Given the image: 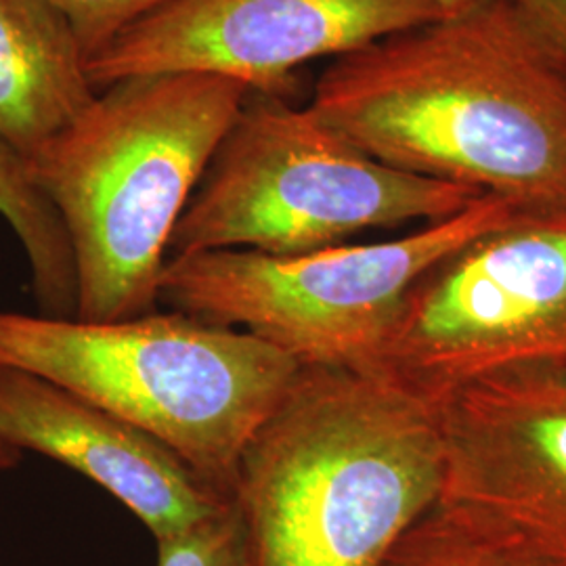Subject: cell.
<instances>
[{"label":"cell","instance_id":"5","mask_svg":"<svg viewBox=\"0 0 566 566\" xmlns=\"http://www.w3.org/2000/svg\"><path fill=\"white\" fill-rule=\"evenodd\" d=\"M486 193L392 168L282 93L250 91L172 231L168 256L303 254L407 223H437Z\"/></svg>","mask_w":566,"mask_h":566},{"label":"cell","instance_id":"4","mask_svg":"<svg viewBox=\"0 0 566 566\" xmlns=\"http://www.w3.org/2000/svg\"><path fill=\"white\" fill-rule=\"evenodd\" d=\"M0 369L114 413L233 500L243 447L301 365L248 332L181 311L81 322L0 308Z\"/></svg>","mask_w":566,"mask_h":566},{"label":"cell","instance_id":"1","mask_svg":"<svg viewBox=\"0 0 566 566\" xmlns=\"http://www.w3.org/2000/svg\"><path fill=\"white\" fill-rule=\"evenodd\" d=\"M308 107L378 163L566 217V65L512 0L332 60Z\"/></svg>","mask_w":566,"mask_h":566},{"label":"cell","instance_id":"15","mask_svg":"<svg viewBox=\"0 0 566 566\" xmlns=\"http://www.w3.org/2000/svg\"><path fill=\"white\" fill-rule=\"evenodd\" d=\"M67 18L86 60L168 0H51Z\"/></svg>","mask_w":566,"mask_h":566},{"label":"cell","instance_id":"18","mask_svg":"<svg viewBox=\"0 0 566 566\" xmlns=\"http://www.w3.org/2000/svg\"><path fill=\"white\" fill-rule=\"evenodd\" d=\"M476 0H439V4L443 7L446 13H453V11H462L465 7L474 4Z\"/></svg>","mask_w":566,"mask_h":566},{"label":"cell","instance_id":"10","mask_svg":"<svg viewBox=\"0 0 566 566\" xmlns=\"http://www.w3.org/2000/svg\"><path fill=\"white\" fill-rule=\"evenodd\" d=\"M0 441L81 472L128 507L154 539L198 525L233 502L147 432L18 369H0Z\"/></svg>","mask_w":566,"mask_h":566},{"label":"cell","instance_id":"14","mask_svg":"<svg viewBox=\"0 0 566 566\" xmlns=\"http://www.w3.org/2000/svg\"><path fill=\"white\" fill-rule=\"evenodd\" d=\"M158 566H252L242 512L233 502L181 533L156 539Z\"/></svg>","mask_w":566,"mask_h":566},{"label":"cell","instance_id":"12","mask_svg":"<svg viewBox=\"0 0 566 566\" xmlns=\"http://www.w3.org/2000/svg\"><path fill=\"white\" fill-rule=\"evenodd\" d=\"M0 214L28 256L41 315L74 319L76 266L60 214L32 181L28 164L4 142H0Z\"/></svg>","mask_w":566,"mask_h":566},{"label":"cell","instance_id":"3","mask_svg":"<svg viewBox=\"0 0 566 566\" xmlns=\"http://www.w3.org/2000/svg\"><path fill=\"white\" fill-rule=\"evenodd\" d=\"M248 95L214 74L122 78L25 163L72 248L74 319L156 311L172 231Z\"/></svg>","mask_w":566,"mask_h":566},{"label":"cell","instance_id":"6","mask_svg":"<svg viewBox=\"0 0 566 566\" xmlns=\"http://www.w3.org/2000/svg\"><path fill=\"white\" fill-rule=\"evenodd\" d=\"M539 217L500 196L397 240L303 254L206 250L168 256L158 301L235 327L301 367L378 369L416 282L465 243Z\"/></svg>","mask_w":566,"mask_h":566},{"label":"cell","instance_id":"2","mask_svg":"<svg viewBox=\"0 0 566 566\" xmlns=\"http://www.w3.org/2000/svg\"><path fill=\"white\" fill-rule=\"evenodd\" d=\"M432 403L382 369L301 367L243 447L252 566H382L441 500Z\"/></svg>","mask_w":566,"mask_h":566},{"label":"cell","instance_id":"16","mask_svg":"<svg viewBox=\"0 0 566 566\" xmlns=\"http://www.w3.org/2000/svg\"><path fill=\"white\" fill-rule=\"evenodd\" d=\"M566 65V0H512Z\"/></svg>","mask_w":566,"mask_h":566},{"label":"cell","instance_id":"9","mask_svg":"<svg viewBox=\"0 0 566 566\" xmlns=\"http://www.w3.org/2000/svg\"><path fill=\"white\" fill-rule=\"evenodd\" d=\"M428 401L441 500L566 566V359L495 369Z\"/></svg>","mask_w":566,"mask_h":566},{"label":"cell","instance_id":"11","mask_svg":"<svg viewBox=\"0 0 566 566\" xmlns=\"http://www.w3.org/2000/svg\"><path fill=\"white\" fill-rule=\"evenodd\" d=\"M86 63L51 0H0V142L23 163L95 102Z\"/></svg>","mask_w":566,"mask_h":566},{"label":"cell","instance_id":"13","mask_svg":"<svg viewBox=\"0 0 566 566\" xmlns=\"http://www.w3.org/2000/svg\"><path fill=\"white\" fill-rule=\"evenodd\" d=\"M382 566H565L465 507L439 500L386 556Z\"/></svg>","mask_w":566,"mask_h":566},{"label":"cell","instance_id":"8","mask_svg":"<svg viewBox=\"0 0 566 566\" xmlns=\"http://www.w3.org/2000/svg\"><path fill=\"white\" fill-rule=\"evenodd\" d=\"M446 15L439 0H168L88 63L97 93L149 74H214L282 93L308 61L343 57Z\"/></svg>","mask_w":566,"mask_h":566},{"label":"cell","instance_id":"17","mask_svg":"<svg viewBox=\"0 0 566 566\" xmlns=\"http://www.w3.org/2000/svg\"><path fill=\"white\" fill-rule=\"evenodd\" d=\"M21 462V451L0 441V472H9Z\"/></svg>","mask_w":566,"mask_h":566},{"label":"cell","instance_id":"7","mask_svg":"<svg viewBox=\"0 0 566 566\" xmlns=\"http://www.w3.org/2000/svg\"><path fill=\"white\" fill-rule=\"evenodd\" d=\"M566 359V217L491 231L405 298L378 369L426 399L512 365Z\"/></svg>","mask_w":566,"mask_h":566}]
</instances>
